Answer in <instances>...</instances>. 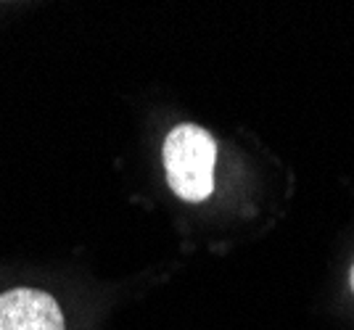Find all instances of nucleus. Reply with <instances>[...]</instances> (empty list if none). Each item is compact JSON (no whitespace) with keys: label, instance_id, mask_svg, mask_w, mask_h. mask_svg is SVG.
<instances>
[{"label":"nucleus","instance_id":"2","mask_svg":"<svg viewBox=\"0 0 354 330\" xmlns=\"http://www.w3.org/2000/svg\"><path fill=\"white\" fill-rule=\"evenodd\" d=\"M0 330H66L59 301L40 288L0 293Z\"/></svg>","mask_w":354,"mask_h":330},{"label":"nucleus","instance_id":"3","mask_svg":"<svg viewBox=\"0 0 354 330\" xmlns=\"http://www.w3.org/2000/svg\"><path fill=\"white\" fill-rule=\"evenodd\" d=\"M349 285H352V293H354V267H352V272H349Z\"/></svg>","mask_w":354,"mask_h":330},{"label":"nucleus","instance_id":"1","mask_svg":"<svg viewBox=\"0 0 354 330\" xmlns=\"http://www.w3.org/2000/svg\"><path fill=\"white\" fill-rule=\"evenodd\" d=\"M167 182L185 201H204L214 191L217 143L198 124H177L164 140Z\"/></svg>","mask_w":354,"mask_h":330}]
</instances>
